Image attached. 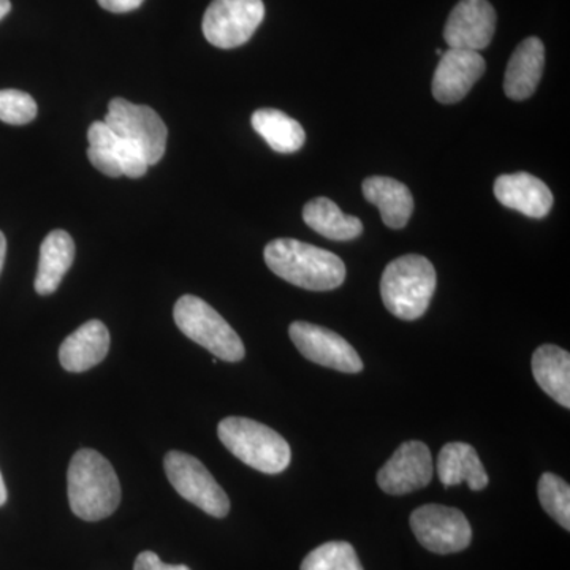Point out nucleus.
I'll return each mask as SVG.
<instances>
[{
  "label": "nucleus",
  "instance_id": "obj_13",
  "mask_svg": "<svg viewBox=\"0 0 570 570\" xmlns=\"http://www.w3.org/2000/svg\"><path fill=\"white\" fill-rule=\"evenodd\" d=\"M485 69V59L480 52L449 48L434 71V99L444 105L459 104L482 78Z\"/></svg>",
  "mask_w": 570,
  "mask_h": 570
},
{
  "label": "nucleus",
  "instance_id": "obj_12",
  "mask_svg": "<svg viewBox=\"0 0 570 570\" xmlns=\"http://www.w3.org/2000/svg\"><path fill=\"white\" fill-rule=\"evenodd\" d=\"M497 32V11L489 0H460L450 13L444 40L453 50H485Z\"/></svg>",
  "mask_w": 570,
  "mask_h": 570
},
{
  "label": "nucleus",
  "instance_id": "obj_31",
  "mask_svg": "<svg viewBox=\"0 0 570 570\" xmlns=\"http://www.w3.org/2000/svg\"><path fill=\"white\" fill-rule=\"evenodd\" d=\"M11 10V3L10 0H0V20H3V18L9 14V11Z\"/></svg>",
  "mask_w": 570,
  "mask_h": 570
},
{
  "label": "nucleus",
  "instance_id": "obj_30",
  "mask_svg": "<svg viewBox=\"0 0 570 570\" xmlns=\"http://www.w3.org/2000/svg\"><path fill=\"white\" fill-rule=\"evenodd\" d=\"M7 502V487L3 482L2 472H0V508Z\"/></svg>",
  "mask_w": 570,
  "mask_h": 570
},
{
  "label": "nucleus",
  "instance_id": "obj_15",
  "mask_svg": "<svg viewBox=\"0 0 570 570\" xmlns=\"http://www.w3.org/2000/svg\"><path fill=\"white\" fill-rule=\"evenodd\" d=\"M110 351V333L100 321H89L67 336L59 348V360L69 373H85L104 362Z\"/></svg>",
  "mask_w": 570,
  "mask_h": 570
},
{
  "label": "nucleus",
  "instance_id": "obj_26",
  "mask_svg": "<svg viewBox=\"0 0 570 570\" xmlns=\"http://www.w3.org/2000/svg\"><path fill=\"white\" fill-rule=\"evenodd\" d=\"M36 100L28 92L18 89H3L0 91V121L10 126H24L36 119Z\"/></svg>",
  "mask_w": 570,
  "mask_h": 570
},
{
  "label": "nucleus",
  "instance_id": "obj_1",
  "mask_svg": "<svg viewBox=\"0 0 570 570\" xmlns=\"http://www.w3.org/2000/svg\"><path fill=\"white\" fill-rule=\"evenodd\" d=\"M264 257L276 276L306 291H333L346 279V265L336 254L298 239H275L266 245Z\"/></svg>",
  "mask_w": 570,
  "mask_h": 570
},
{
  "label": "nucleus",
  "instance_id": "obj_17",
  "mask_svg": "<svg viewBox=\"0 0 570 570\" xmlns=\"http://www.w3.org/2000/svg\"><path fill=\"white\" fill-rule=\"evenodd\" d=\"M438 475L445 489L466 482L472 491L489 485L490 479L478 452L466 442H449L438 456Z\"/></svg>",
  "mask_w": 570,
  "mask_h": 570
},
{
  "label": "nucleus",
  "instance_id": "obj_3",
  "mask_svg": "<svg viewBox=\"0 0 570 570\" xmlns=\"http://www.w3.org/2000/svg\"><path fill=\"white\" fill-rule=\"evenodd\" d=\"M436 285V269L426 257L403 255L384 269L382 302L401 321H417L430 307Z\"/></svg>",
  "mask_w": 570,
  "mask_h": 570
},
{
  "label": "nucleus",
  "instance_id": "obj_10",
  "mask_svg": "<svg viewBox=\"0 0 570 570\" xmlns=\"http://www.w3.org/2000/svg\"><path fill=\"white\" fill-rule=\"evenodd\" d=\"M288 335L295 347L309 362L341 373L356 374L363 371L358 352L343 336L325 326L294 322L288 328Z\"/></svg>",
  "mask_w": 570,
  "mask_h": 570
},
{
  "label": "nucleus",
  "instance_id": "obj_27",
  "mask_svg": "<svg viewBox=\"0 0 570 570\" xmlns=\"http://www.w3.org/2000/svg\"><path fill=\"white\" fill-rule=\"evenodd\" d=\"M134 570H190L184 564H165L154 551H142L135 561Z\"/></svg>",
  "mask_w": 570,
  "mask_h": 570
},
{
  "label": "nucleus",
  "instance_id": "obj_25",
  "mask_svg": "<svg viewBox=\"0 0 570 570\" xmlns=\"http://www.w3.org/2000/svg\"><path fill=\"white\" fill-rule=\"evenodd\" d=\"M538 494L543 510L561 524L566 531L570 530V487L560 475L546 472L539 479Z\"/></svg>",
  "mask_w": 570,
  "mask_h": 570
},
{
  "label": "nucleus",
  "instance_id": "obj_7",
  "mask_svg": "<svg viewBox=\"0 0 570 570\" xmlns=\"http://www.w3.org/2000/svg\"><path fill=\"white\" fill-rule=\"evenodd\" d=\"M105 122L112 132L135 142L145 154L148 165L160 163L167 148L168 130L153 108L116 97L108 105Z\"/></svg>",
  "mask_w": 570,
  "mask_h": 570
},
{
  "label": "nucleus",
  "instance_id": "obj_11",
  "mask_svg": "<svg viewBox=\"0 0 570 570\" xmlns=\"http://www.w3.org/2000/svg\"><path fill=\"white\" fill-rule=\"evenodd\" d=\"M433 472L430 449L423 442L407 441L396 449L392 459L377 472V483L385 493L403 497L430 485Z\"/></svg>",
  "mask_w": 570,
  "mask_h": 570
},
{
  "label": "nucleus",
  "instance_id": "obj_6",
  "mask_svg": "<svg viewBox=\"0 0 570 570\" xmlns=\"http://www.w3.org/2000/svg\"><path fill=\"white\" fill-rule=\"evenodd\" d=\"M165 474L186 501L216 519L230 510V499L200 460L184 452H168L164 460Z\"/></svg>",
  "mask_w": 570,
  "mask_h": 570
},
{
  "label": "nucleus",
  "instance_id": "obj_20",
  "mask_svg": "<svg viewBox=\"0 0 570 570\" xmlns=\"http://www.w3.org/2000/svg\"><path fill=\"white\" fill-rule=\"evenodd\" d=\"M532 374L543 392L560 406L570 407V354L564 348L546 344L532 355Z\"/></svg>",
  "mask_w": 570,
  "mask_h": 570
},
{
  "label": "nucleus",
  "instance_id": "obj_14",
  "mask_svg": "<svg viewBox=\"0 0 570 570\" xmlns=\"http://www.w3.org/2000/svg\"><path fill=\"white\" fill-rule=\"evenodd\" d=\"M494 195L499 204L532 217L542 219L553 208V194L542 179L530 174L501 175L494 181Z\"/></svg>",
  "mask_w": 570,
  "mask_h": 570
},
{
  "label": "nucleus",
  "instance_id": "obj_9",
  "mask_svg": "<svg viewBox=\"0 0 570 570\" xmlns=\"http://www.w3.org/2000/svg\"><path fill=\"white\" fill-rule=\"evenodd\" d=\"M411 528L420 546L438 554L459 553L472 540V528L459 509L426 504L411 515Z\"/></svg>",
  "mask_w": 570,
  "mask_h": 570
},
{
  "label": "nucleus",
  "instance_id": "obj_2",
  "mask_svg": "<svg viewBox=\"0 0 570 570\" xmlns=\"http://www.w3.org/2000/svg\"><path fill=\"white\" fill-rule=\"evenodd\" d=\"M69 502L85 521L110 517L121 502V485L110 461L92 449L78 450L67 472Z\"/></svg>",
  "mask_w": 570,
  "mask_h": 570
},
{
  "label": "nucleus",
  "instance_id": "obj_4",
  "mask_svg": "<svg viewBox=\"0 0 570 570\" xmlns=\"http://www.w3.org/2000/svg\"><path fill=\"white\" fill-rule=\"evenodd\" d=\"M217 436L236 459L264 474H281L291 464V445L264 423L227 417L217 426Z\"/></svg>",
  "mask_w": 570,
  "mask_h": 570
},
{
  "label": "nucleus",
  "instance_id": "obj_5",
  "mask_svg": "<svg viewBox=\"0 0 570 570\" xmlns=\"http://www.w3.org/2000/svg\"><path fill=\"white\" fill-rule=\"evenodd\" d=\"M174 317L184 335L212 352L216 358L232 363L245 358L246 348L242 337L213 306L198 296H181L176 302Z\"/></svg>",
  "mask_w": 570,
  "mask_h": 570
},
{
  "label": "nucleus",
  "instance_id": "obj_21",
  "mask_svg": "<svg viewBox=\"0 0 570 570\" xmlns=\"http://www.w3.org/2000/svg\"><path fill=\"white\" fill-rule=\"evenodd\" d=\"M303 220L307 227L333 242H351L363 234L358 217L347 216L330 198L318 197L307 202L303 208Z\"/></svg>",
  "mask_w": 570,
  "mask_h": 570
},
{
  "label": "nucleus",
  "instance_id": "obj_18",
  "mask_svg": "<svg viewBox=\"0 0 570 570\" xmlns=\"http://www.w3.org/2000/svg\"><path fill=\"white\" fill-rule=\"evenodd\" d=\"M363 195L370 204L377 206L387 227L395 230L406 227L414 212V197L406 184L389 176H371L363 183Z\"/></svg>",
  "mask_w": 570,
  "mask_h": 570
},
{
  "label": "nucleus",
  "instance_id": "obj_19",
  "mask_svg": "<svg viewBox=\"0 0 570 570\" xmlns=\"http://www.w3.org/2000/svg\"><path fill=\"white\" fill-rule=\"evenodd\" d=\"M75 258L73 238L66 230H52L40 246L36 292L51 295L58 291Z\"/></svg>",
  "mask_w": 570,
  "mask_h": 570
},
{
  "label": "nucleus",
  "instance_id": "obj_22",
  "mask_svg": "<svg viewBox=\"0 0 570 570\" xmlns=\"http://www.w3.org/2000/svg\"><path fill=\"white\" fill-rule=\"evenodd\" d=\"M250 124L273 151L292 154L299 151L305 145L306 132L302 124L283 111L262 108L254 112Z\"/></svg>",
  "mask_w": 570,
  "mask_h": 570
},
{
  "label": "nucleus",
  "instance_id": "obj_24",
  "mask_svg": "<svg viewBox=\"0 0 570 570\" xmlns=\"http://www.w3.org/2000/svg\"><path fill=\"white\" fill-rule=\"evenodd\" d=\"M302 570H363V566L351 543L335 540L311 551Z\"/></svg>",
  "mask_w": 570,
  "mask_h": 570
},
{
  "label": "nucleus",
  "instance_id": "obj_16",
  "mask_svg": "<svg viewBox=\"0 0 570 570\" xmlns=\"http://www.w3.org/2000/svg\"><path fill=\"white\" fill-rule=\"evenodd\" d=\"M546 67V47L538 37L521 41L505 69L504 92L509 99L527 100L538 89Z\"/></svg>",
  "mask_w": 570,
  "mask_h": 570
},
{
  "label": "nucleus",
  "instance_id": "obj_8",
  "mask_svg": "<svg viewBox=\"0 0 570 570\" xmlns=\"http://www.w3.org/2000/svg\"><path fill=\"white\" fill-rule=\"evenodd\" d=\"M264 18L262 0H213L202 28L213 47L232 50L249 41Z\"/></svg>",
  "mask_w": 570,
  "mask_h": 570
},
{
  "label": "nucleus",
  "instance_id": "obj_29",
  "mask_svg": "<svg viewBox=\"0 0 570 570\" xmlns=\"http://www.w3.org/2000/svg\"><path fill=\"white\" fill-rule=\"evenodd\" d=\"M6 253H7V239L3 236L2 232H0V273H2L3 262H6Z\"/></svg>",
  "mask_w": 570,
  "mask_h": 570
},
{
  "label": "nucleus",
  "instance_id": "obj_23",
  "mask_svg": "<svg viewBox=\"0 0 570 570\" xmlns=\"http://www.w3.org/2000/svg\"><path fill=\"white\" fill-rule=\"evenodd\" d=\"M118 135L112 132L105 121L94 122L88 130V159L89 163L110 178H119L122 175L121 165L115 153Z\"/></svg>",
  "mask_w": 570,
  "mask_h": 570
},
{
  "label": "nucleus",
  "instance_id": "obj_28",
  "mask_svg": "<svg viewBox=\"0 0 570 570\" xmlns=\"http://www.w3.org/2000/svg\"><path fill=\"white\" fill-rule=\"evenodd\" d=\"M97 2L111 13H127V11L137 10L145 0H97Z\"/></svg>",
  "mask_w": 570,
  "mask_h": 570
}]
</instances>
